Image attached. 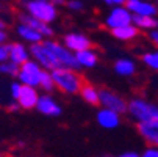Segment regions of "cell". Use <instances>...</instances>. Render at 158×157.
Returning <instances> with one entry per match:
<instances>
[{"label":"cell","mask_w":158,"mask_h":157,"mask_svg":"<svg viewBox=\"0 0 158 157\" xmlns=\"http://www.w3.org/2000/svg\"><path fill=\"white\" fill-rule=\"evenodd\" d=\"M55 86H58L66 94H78L80 88L83 85L81 77L77 74V71L67 69V68H58L50 71Z\"/></svg>","instance_id":"1"},{"label":"cell","mask_w":158,"mask_h":157,"mask_svg":"<svg viewBox=\"0 0 158 157\" xmlns=\"http://www.w3.org/2000/svg\"><path fill=\"white\" fill-rule=\"evenodd\" d=\"M127 111L138 123H156L158 124V105L141 98H135L127 102Z\"/></svg>","instance_id":"2"},{"label":"cell","mask_w":158,"mask_h":157,"mask_svg":"<svg viewBox=\"0 0 158 157\" xmlns=\"http://www.w3.org/2000/svg\"><path fill=\"white\" fill-rule=\"evenodd\" d=\"M25 7L31 17L41 22H46V24H50V22H53L58 17L56 7L50 0H28Z\"/></svg>","instance_id":"3"},{"label":"cell","mask_w":158,"mask_h":157,"mask_svg":"<svg viewBox=\"0 0 158 157\" xmlns=\"http://www.w3.org/2000/svg\"><path fill=\"white\" fill-rule=\"evenodd\" d=\"M42 44L46 46L50 54L56 58V61L61 64V68H67V69H72V71H77L80 69V66L75 60V55L74 52H71L67 49L64 44H60L56 41H52V39H47V41H42Z\"/></svg>","instance_id":"4"},{"label":"cell","mask_w":158,"mask_h":157,"mask_svg":"<svg viewBox=\"0 0 158 157\" xmlns=\"http://www.w3.org/2000/svg\"><path fill=\"white\" fill-rule=\"evenodd\" d=\"M30 55L35 58V61L41 66L42 69H47V71H53L61 68V64L56 61V58L50 54V50L44 46L42 41L41 42H35L30 46Z\"/></svg>","instance_id":"5"},{"label":"cell","mask_w":158,"mask_h":157,"mask_svg":"<svg viewBox=\"0 0 158 157\" xmlns=\"http://www.w3.org/2000/svg\"><path fill=\"white\" fill-rule=\"evenodd\" d=\"M41 69H42V68H41V66H39L35 60H27L25 63H22V64L19 66V72H17L19 83L36 88V86L39 85Z\"/></svg>","instance_id":"6"},{"label":"cell","mask_w":158,"mask_h":157,"mask_svg":"<svg viewBox=\"0 0 158 157\" xmlns=\"http://www.w3.org/2000/svg\"><path fill=\"white\" fill-rule=\"evenodd\" d=\"M99 104L103 108H110L116 113L122 115L127 111V101L124 98H121L119 94H116L114 91H111L108 88L99 89Z\"/></svg>","instance_id":"7"},{"label":"cell","mask_w":158,"mask_h":157,"mask_svg":"<svg viewBox=\"0 0 158 157\" xmlns=\"http://www.w3.org/2000/svg\"><path fill=\"white\" fill-rule=\"evenodd\" d=\"M128 24H131V13L124 5L114 7L108 13V16L105 19V25L110 30L118 28V27H124V25H128Z\"/></svg>","instance_id":"8"},{"label":"cell","mask_w":158,"mask_h":157,"mask_svg":"<svg viewBox=\"0 0 158 157\" xmlns=\"http://www.w3.org/2000/svg\"><path fill=\"white\" fill-rule=\"evenodd\" d=\"M124 7L135 16H156L158 7L147 0H125Z\"/></svg>","instance_id":"9"},{"label":"cell","mask_w":158,"mask_h":157,"mask_svg":"<svg viewBox=\"0 0 158 157\" xmlns=\"http://www.w3.org/2000/svg\"><path fill=\"white\" fill-rule=\"evenodd\" d=\"M39 113L46 115V116H60L63 113V108L61 105L49 94H41L38 98L36 107H35Z\"/></svg>","instance_id":"10"},{"label":"cell","mask_w":158,"mask_h":157,"mask_svg":"<svg viewBox=\"0 0 158 157\" xmlns=\"http://www.w3.org/2000/svg\"><path fill=\"white\" fill-rule=\"evenodd\" d=\"M64 46L69 49L71 52H80V50H85V49H89L93 46L91 39H89L86 35L83 33H67L64 36Z\"/></svg>","instance_id":"11"},{"label":"cell","mask_w":158,"mask_h":157,"mask_svg":"<svg viewBox=\"0 0 158 157\" xmlns=\"http://www.w3.org/2000/svg\"><path fill=\"white\" fill-rule=\"evenodd\" d=\"M96 120H97V124L106 130L116 129L121 126V115L110 108H100L96 115Z\"/></svg>","instance_id":"12"},{"label":"cell","mask_w":158,"mask_h":157,"mask_svg":"<svg viewBox=\"0 0 158 157\" xmlns=\"http://www.w3.org/2000/svg\"><path fill=\"white\" fill-rule=\"evenodd\" d=\"M38 91L36 88L33 86H27V85H22L20 86V91H19V96L16 99V102L19 104L20 108H25V110H30V108H35L36 107V102H38Z\"/></svg>","instance_id":"13"},{"label":"cell","mask_w":158,"mask_h":157,"mask_svg":"<svg viewBox=\"0 0 158 157\" xmlns=\"http://www.w3.org/2000/svg\"><path fill=\"white\" fill-rule=\"evenodd\" d=\"M19 19H20L22 24H25V25L31 27L33 30H36L38 33H41L42 38H50V36L53 35V30H52V27H50L49 24H46V22H41V20L31 17L30 14H20Z\"/></svg>","instance_id":"14"},{"label":"cell","mask_w":158,"mask_h":157,"mask_svg":"<svg viewBox=\"0 0 158 157\" xmlns=\"http://www.w3.org/2000/svg\"><path fill=\"white\" fill-rule=\"evenodd\" d=\"M8 60L20 66L22 63H25L27 60H30V52L25 49L24 44L11 42V44H8Z\"/></svg>","instance_id":"15"},{"label":"cell","mask_w":158,"mask_h":157,"mask_svg":"<svg viewBox=\"0 0 158 157\" xmlns=\"http://www.w3.org/2000/svg\"><path fill=\"white\" fill-rule=\"evenodd\" d=\"M75 60L78 63L80 68H88V69H91L94 68V66L97 64L99 61V55L96 50H93L91 47L89 49H85V50H80V52H75Z\"/></svg>","instance_id":"16"},{"label":"cell","mask_w":158,"mask_h":157,"mask_svg":"<svg viewBox=\"0 0 158 157\" xmlns=\"http://www.w3.org/2000/svg\"><path fill=\"white\" fill-rule=\"evenodd\" d=\"M138 132L141 137L158 148V124L156 123H138Z\"/></svg>","instance_id":"17"},{"label":"cell","mask_w":158,"mask_h":157,"mask_svg":"<svg viewBox=\"0 0 158 157\" xmlns=\"http://www.w3.org/2000/svg\"><path fill=\"white\" fill-rule=\"evenodd\" d=\"M114 72L122 77H131L136 72V64L130 58H119L114 61Z\"/></svg>","instance_id":"18"},{"label":"cell","mask_w":158,"mask_h":157,"mask_svg":"<svg viewBox=\"0 0 158 157\" xmlns=\"http://www.w3.org/2000/svg\"><path fill=\"white\" fill-rule=\"evenodd\" d=\"M131 24L138 30H155V28H158V19L155 16H135V14H131Z\"/></svg>","instance_id":"19"},{"label":"cell","mask_w":158,"mask_h":157,"mask_svg":"<svg viewBox=\"0 0 158 157\" xmlns=\"http://www.w3.org/2000/svg\"><path fill=\"white\" fill-rule=\"evenodd\" d=\"M139 30L135 27L133 24L124 25V27H118V28H111V35L119 41H131L138 36Z\"/></svg>","instance_id":"20"},{"label":"cell","mask_w":158,"mask_h":157,"mask_svg":"<svg viewBox=\"0 0 158 157\" xmlns=\"http://www.w3.org/2000/svg\"><path fill=\"white\" fill-rule=\"evenodd\" d=\"M16 32H17V35H19L22 39H25L27 42L35 44V42H41V41H42V35H41V33H38L36 30H33L31 27H28V25H25V24H22V22L17 25Z\"/></svg>","instance_id":"21"},{"label":"cell","mask_w":158,"mask_h":157,"mask_svg":"<svg viewBox=\"0 0 158 157\" xmlns=\"http://www.w3.org/2000/svg\"><path fill=\"white\" fill-rule=\"evenodd\" d=\"M78 93H80V96L83 98V101H85V102L91 104V105H97V104H99V89H97V88H94L93 85H89V83H83Z\"/></svg>","instance_id":"22"},{"label":"cell","mask_w":158,"mask_h":157,"mask_svg":"<svg viewBox=\"0 0 158 157\" xmlns=\"http://www.w3.org/2000/svg\"><path fill=\"white\" fill-rule=\"evenodd\" d=\"M38 86H41L44 91H47V93H50L52 89L55 88V83H53V79H52V74H50V71H47V69H41V76H39V85Z\"/></svg>","instance_id":"23"},{"label":"cell","mask_w":158,"mask_h":157,"mask_svg":"<svg viewBox=\"0 0 158 157\" xmlns=\"http://www.w3.org/2000/svg\"><path fill=\"white\" fill-rule=\"evenodd\" d=\"M143 63L152 71H158V49L156 50H150V52H146L143 57H141Z\"/></svg>","instance_id":"24"},{"label":"cell","mask_w":158,"mask_h":157,"mask_svg":"<svg viewBox=\"0 0 158 157\" xmlns=\"http://www.w3.org/2000/svg\"><path fill=\"white\" fill-rule=\"evenodd\" d=\"M0 72L2 74H6V76H11V77H17V72H19V64L6 60L3 63H0Z\"/></svg>","instance_id":"25"},{"label":"cell","mask_w":158,"mask_h":157,"mask_svg":"<svg viewBox=\"0 0 158 157\" xmlns=\"http://www.w3.org/2000/svg\"><path fill=\"white\" fill-rule=\"evenodd\" d=\"M66 5L69 7L71 10H74V11L83 10V2H81V0H69V2H66Z\"/></svg>","instance_id":"26"},{"label":"cell","mask_w":158,"mask_h":157,"mask_svg":"<svg viewBox=\"0 0 158 157\" xmlns=\"http://www.w3.org/2000/svg\"><path fill=\"white\" fill-rule=\"evenodd\" d=\"M20 86H22V83H19V82H14V83H11V86H10V91H11V98H13L14 101H16V99H17V96H19Z\"/></svg>","instance_id":"27"},{"label":"cell","mask_w":158,"mask_h":157,"mask_svg":"<svg viewBox=\"0 0 158 157\" xmlns=\"http://www.w3.org/2000/svg\"><path fill=\"white\" fill-rule=\"evenodd\" d=\"M141 157H158V148H156V146L147 148V149L141 154Z\"/></svg>","instance_id":"28"},{"label":"cell","mask_w":158,"mask_h":157,"mask_svg":"<svg viewBox=\"0 0 158 157\" xmlns=\"http://www.w3.org/2000/svg\"><path fill=\"white\" fill-rule=\"evenodd\" d=\"M8 60V46L0 44V63H3Z\"/></svg>","instance_id":"29"},{"label":"cell","mask_w":158,"mask_h":157,"mask_svg":"<svg viewBox=\"0 0 158 157\" xmlns=\"http://www.w3.org/2000/svg\"><path fill=\"white\" fill-rule=\"evenodd\" d=\"M149 38H150V41H152L153 44H156V47H158V28H155V30H150V33H149Z\"/></svg>","instance_id":"30"},{"label":"cell","mask_w":158,"mask_h":157,"mask_svg":"<svg viewBox=\"0 0 158 157\" xmlns=\"http://www.w3.org/2000/svg\"><path fill=\"white\" fill-rule=\"evenodd\" d=\"M102 2H105L106 5H111V7H119V5H124L125 0H102Z\"/></svg>","instance_id":"31"},{"label":"cell","mask_w":158,"mask_h":157,"mask_svg":"<svg viewBox=\"0 0 158 157\" xmlns=\"http://www.w3.org/2000/svg\"><path fill=\"white\" fill-rule=\"evenodd\" d=\"M119 157H141V154H138L136 151H127V152H122Z\"/></svg>","instance_id":"32"},{"label":"cell","mask_w":158,"mask_h":157,"mask_svg":"<svg viewBox=\"0 0 158 157\" xmlns=\"http://www.w3.org/2000/svg\"><path fill=\"white\" fill-rule=\"evenodd\" d=\"M6 39H8L6 32H5V30H0V44H5V42H6Z\"/></svg>","instance_id":"33"},{"label":"cell","mask_w":158,"mask_h":157,"mask_svg":"<svg viewBox=\"0 0 158 157\" xmlns=\"http://www.w3.org/2000/svg\"><path fill=\"white\" fill-rule=\"evenodd\" d=\"M50 2H52L55 7H60V5H66L67 0H50Z\"/></svg>","instance_id":"34"},{"label":"cell","mask_w":158,"mask_h":157,"mask_svg":"<svg viewBox=\"0 0 158 157\" xmlns=\"http://www.w3.org/2000/svg\"><path fill=\"white\" fill-rule=\"evenodd\" d=\"M19 108H20V107H19L17 102H13V104L10 105V110H11V111H16V110H19Z\"/></svg>","instance_id":"35"},{"label":"cell","mask_w":158,"mask_h":157,"mask_svg":"<svg viewBox=\"0 0 158 157\" xmlns=\"http://www.w3.org/2000/svg\"><path fill=\"white\" fill-rule=\"evenodd\" d=\"M5 27H6V24H5L2 19H0V30H5Z\"/></svg>","instance_id":"36"},{"label":"cell","mask_w":158,"mask_h":157,"mask_svg":"<svg viewBox=\"0 0 158 157\" xmlns=\"http://www.w3.org/2000/svg\"><path fill=\"white\" fill-rule=\"evenodd\" d=\"M0 157H3V154H2V152H0Z\"/></svg>","instance_id":"37"}]
</instances>
